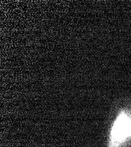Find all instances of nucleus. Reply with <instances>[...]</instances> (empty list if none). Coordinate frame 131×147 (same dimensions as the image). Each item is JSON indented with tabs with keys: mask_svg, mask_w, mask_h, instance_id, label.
I'll return each instance as SVG.
<instances>
[{
	"mask_svg": "<svg viewBox=\"0 0 131 147\" xmlns=\"http://www.w3.org/2000/svg\"><path fill=\"white\" fill-rule=\"evenodd\" d=\"M131 122L126 117H121L118 119L112 132V138L115 142L124 140L130 132Z\"/></svg>",
	"mask_w": 131,
	"mask_h": 147,
	"instance_id": "1",
	"label": "nucleus"
}]
</instances>
